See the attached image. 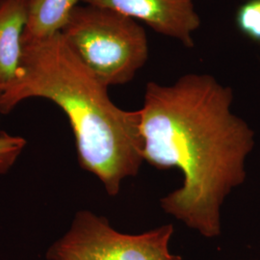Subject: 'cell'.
<instances>
[{
	"mask_svg": "<svg viewBox=\"0 0 260 260\" xmlns=\"http://www.w3.org/2000/svg\"><path fill=\"white\" fill-rule=\"evenodd\" d=\"M233 103L231 87L189 74L172 85L149 82L139 109L143 160L183 175L182 185L160 200L162 210L207 239L221 235L222 205L244 183L254 147V131Z\"/></svg>",
	"mask_w": 260,
	"mask_h": 260,
	"instance_id": "obj_1",
	"label": "cell"
},
{
	"mask_svg": "<svg viewBox=\"0 0 260 260\" xmlns=\"http://www.w3.org/2000/svg\"><path fill=\"white\" fill-rule=\"evenodd\" d=\"M107 89L59 32L22 42L19 70L1 92L0 114H8L28 99L55 103L72 126L80 167L115 197L126 178L138 175L144 160L139 110L118 107Z\"/></svg>",
	"mask_w": 260,
	"mask_h": 260,
	"instance_id": "obj_2",
	"label": "cell"
},
{
	"mask_svg": "<svg viewBox=\"0 0 260 260\" xmlns=\"http://www.w3.org/2000/svg\"><path fill=\"white\" fill-rule=\"evenodd\" d=\"M61 33L107 88L130 82L149 59L144 28L135 19L112 10L76 6Z\"/></svg>",
	"mask_w": 260,
	"mask_h": 260,
	"instance_id": "obj_3",
	"label": "cell"
},
{
	"mask_svg": "<svg viewBox=\"0 0 260 260\" xmlns=\"http://www.w3.org/2000/svg\"><path fill=\"white\" fill-rule=\"evenodd\" d=\"M175 233L167 223L130 234L114 229L107 218L79 210L71 226L46 252L47 260H182L171 251Z\"/></svg>",
	"mask_w": 260,
	"mask_h": 260,
	"instance_id": "obj_4",
	"label": "cell"
},
{
	"mask_svg": "<svg viewBox=\"0 0 260 260\" xmlns=\"http://www.w3.org/2000/svg\"><path fill=\"white\" fill-rule=\"evenodd\" d=\"M87 5L139 19L153 31L194 47L193 34L201 26L194 0H80Z\"/></svg>",
	"mask_w": 260,
	"mask_h": 260,
	"instance_id": "obj_5",
	"label": "cell"
},
{
	"mask_svg": "<svg viewBox=\"0 0 260 260\" xmlns=\"http://www.w3.org/2000/svg\"><path fill=\"white\" fill-rule=\"evenodd\" d=\"M30 5L25 0H0V90L15 78L20 65L22 35Z\"/></svg>",
	"mask_w": 260,
	"mask_h": 260,
	"instance_id": "obj_6",
	"label": "cell"
},
{
	"mask_svg": "<svg viewBox=\"0 0 260 260\" xmlns=\"http://www.w3.org/2000/svg\"><path fill=\"white\" fill-rule=\"evenodd\" d=\"M80 0H36L29 8L22 42L51 37L61 32Z\"/></svg>",
	"mask_w": 260,
	"mask_h": 260,
	"instance_id": "obj_7",
	"label": "cell"
},
{
	"mask_svg": "<svg viewBox=\"0 0 260 260\" xmlns=\"http://www.w3.org/2000/svg\"><path fill=\"white\" fill-rule=\"evenodd\" d=\"M236 25L251 41L260 43V0H247L237 10Z\"/></svg>",
	"mask_w": 260,
	"mask_h": 260,
	"instance_id": "obj_8",
	"label": "cell"
},
{
	"mask_svg": "<svg viewBox=\"0 0 260 260\" xmlns=\"http://www.w3.org/2000/svg\"><path fill=\"white\" fill-rule=\"evenodd\" d=\"M27 142L20 136L0 131V175L6 174L15 165Z\"/></svg>",
	"mask_w": 260,
	"mask_h": 260,
	"instance_id": "obj_9",
	"label": "cell"
},
{
	"mask_svg": "<svg viewBox=\"0 0 260 260\" xmlns=\"http://www.w3.org/2000/svg\"><path fill=\"white\" fill-rule=\"evenodd\" d=\"M25 1H27L28 3H29V5L31 6V5H32L36 0H25Z\"/></svg>",
	"mask_w": 260,
	"mask_h": 260,
	"instance_id": "obj_10",
	"label": "cell"
},
{
	"mask_svg": "<svg viewBox=\"0 0 260 260\" xmlns=\"http://www.w3.org/2000/svg\"><path fill=\"white\" fill-rule=\"evenodd\" d=\"M0 95H1V90H0Z\"/></svg>",
	"mask_w": 260,
	"mask_h": 260,
	"instance_id": "obj_11",
	"label": "cell"
}]
</instances>
